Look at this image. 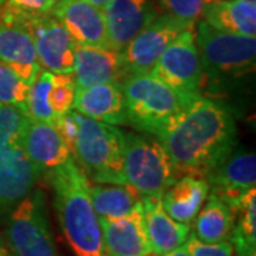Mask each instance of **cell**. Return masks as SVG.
<instances>
[{"label":"cell","instance_id":"1","mask_svg":"<svg viewBox=\"0 0 256 256\" xmlns=\"http://www.w3.org/2000/svg\"><path fill=\"white\" fill-rule=\"evenodd\" d=\"M236 118L225 104L198 97L160 138L181 176H206L236 148Z\"/></svg>","mask_w":256,"mask_h":256},{"label":"cell","instance_id":"2","mask_svg":"<svg viewBox=\"0 0 256 256\" xmlns=\"http://www.w3.org/2000/svg\"><path fill=\"white\" fill-rule=\"evenodd\" d=\"M53 191L56 214L68 246L76 256H106L100 220L92 208L87 180L70 156L64 164L46 171Z\"/></svg>","mask_w":256,"mask_h":256},{"label":"cell","instance_id":"3","mask_svg":"<svg viewBox=\"0 0 256 256\" xmlns=\"http://www.w3.org/2000/svg\"><path fill=\"white\" fill-rule=\"evenodd\" d=\"M122 90L128 124L158 140L198 98L175 90L150 73L128 76Z\"/></svg>","mask_w":256,"mask_h":256},{"label":"cell","instance_id":"4","mask_svg":"<svg viewBox=\"0 0 256 256\" xmlns=\"http://www.w3.org/2000/svg\"><path fill=\"white\" fill-rule=\"evenodd\" d=\"M28 120L26 111L0 102V212L14 206L43 175L24 151Z\"/></svg>","mask_w":256,"mask_h":256},{"label":"cell","instance_id":"5","mask_svg":"<svg viewBox=\"0 0 256 256\" xmlns=\"http://www.w3.org/2000/svg\"><path fill=\"white\" fill-rule=\"evenodd\" d=\"M122 156L124 132L120 128L77 112V136L72 156L88 181L127 184Z\"/></svg>","mask_w":256,"mask_h":256},{"label":"cell","instance_id":"6","mask_svg":"<svg viewBox=\"0 0 256 256\" xmlns=\"http://www.w3.org/2000/svg\"><path fill=\"white\" fill-rule=\"evenodd\" d=\"M195 42L206 82L240 78L255 70V37L222 32L201 18L196 23Z\"/></svg>","mask_w":256,"mask_h":256},{"label":"cell","instance_id":"7","mask_svg":"<svg viewBox=\"0 0 256 256\" xmlns=\"http://www.w3.org/2000/svg\"><path fill=\"white\" fill-rule=\"evenodd\" d=\"M122 170L126 182L142 196L161 198L176 181L174 166L158 138L124 132Z\"/></svg>","mask_w":256,"mask_h":256},{"label":"cell","instance_id":"8","mask_svg":"<svg viewBox=\"0 0 256 256\" xmlns=\"http://www.w3.org/2000/svg\"><path fill=\"white\" fill-rule=\"evenodd\" d=\"M10 256H60L47 215L46 195L32 190L14 205L6 228Z\"/></svg>","mask_w":256,"mask_h":256},{"label":"cell","instance_id":"9","mask_svg":"<svg viewBox=\"0 0 256 256\" xmlns=\"http://www.w3.org/2000/svg\"><path fill=\"white\" fill-rule=\"evenodd\" d=\"M0 18L28 32L36 48L42 68L52 73H73L76 42L52 14H0Z\"/></svg>","mask_w":256,"mask_h":256},{"label":"cell","instance_id":"10","mask_svg":"<svg viewBox=\"0 0 256 256\" xmlns=\"http://www.w3.org/2000/svg\"><path fill=\"white\" fill-rule=\"evenodd\" d=\"M150 74L186 96L201 97L206 76L195 42V28L184 30L165 48Z\"/></svg>","mask_w":256,"mask_h":256},{"label":"cell","instance_id":"11","mask_svg":"<svg viewBox=\"0 0 256 256\" xmlns=\"http://www.w3.org/2000/svg\"><path fill=\"white\" fill-rule=\"evenodd\" d=\"M185 22L170 14H156L127 46L121 50V62L126 77L150 73L164 53V50L186 28H192Z\"/></svg>","mask_w":256,"mask_h":256},{"label":"cell","instance_id":"12","mask_svg":"<svg viewBox=\"0 0 256 256\" xmlns=\"http://www.w3.org/2000/svg\"><path fill=\"white\" fill-rule=\"evenodd\" d=\"M50 13L77 44L108 46L104 12L86 0H57Z\"/></svg>","mask_w":256,"mask_h":256},{"label":"cell","instance_id":"13","mask_svg":"<svg viewBox=\"0 0 256 256\" xmlns=\"http://www.w3.org/2000/svg\"><path fill=\"white\" fill-rule=\"evenodd\" d=\"M73 74L76 90L104 82H122L127 78L121 52L110 46L76 44Z\"/></svg>","mask_w":256,"mask_h":256},{"label":"cell","instance_id":"14","mask_svg":"<svg viewBox=\"0 0 256 256\" xmlns=\"http://www.w3.org/2000/svg\"><path fill=\"white\" fill-rule=\"evenodd\" d=\"M102 12L108 46L118 52L156 16L151 0H111Z\"/></svg>","mask_w":256,"mask_h":256},{"label":"cell","instance_id":"15","mask_svg":"<svg viewBox=\"0 0 256 256\" xmlns=\"http://www.w3.org/2000/svg\"><path fill=\"white\" fill-rule=\"evenodd\" d=\"M106 256H151L144 228L142 204L116 220H101Z\"/></svg>","mask_w":256,"mask_h":256},{"label":"cell","instance_id":"16","mask_svg":"<svg viewBox=\"0 0 256 256\" xmlns=\"http://www.w3.org/2000/svg\"><path fill=\"white\" fill-rule=\"evenodd\" d=\"M72 108L88 118L111 126L128 124L122 82H104L76 90Z\"/></svg>","mask_w":256,"mask_h":256},{"label":"cell","instance_id":"17","mask_svg":"<svg viewBox=\"0 0 256 256\" xmlns=\"http://www.w3.org/2000/svg\"><path fill=\"white\" fill-rule=\"evenodd\" d=\"M205 181L210 184V191L215 192L228 205L234 204L240 195L250 188H255V152L234 150L228 158L206 176Z\"/></svg>","mask_w":256,"mask_h":256},{"label":"cell","instance_id":"18","mask_svg":"<svg viewBox=\"0 0 256 256\" xmlns=\"http://www.w3.org/2000/svg\"><path fill=\"white\" fill-rule=\"evenodd\" d=\"M23 146L30 162L42 174L64 164L72 156L68 146L54 124L36 121L30 117L24 128Z\"/></svg>","mask_w":256,"mask_h":256},{"label":"cell","instance_id":"19","mask_svg":"<svg viewBox=\"0 0 256 256\" xmlns=\"http://www.w3.org/2000/svg\"><path fill=\"white\" fill-rule=\"evenodd\" d=\"M142 215L151 255H162L181 246L191 234L188 224L176 222L165 212L161 198L142 196Z\"/></svg>","mask_w":256,"mask_h":256},{"label":"cell","instance_id":"20","mask_svg":"<svg viewBox=\"0 0 256 256\" xmlns=\"http://www.w3.org/2000/svg\"><path fill=\"white\" fill-rule=\"evenodd\" d=\"M0 62L10 67L20 78L30 82L40 64L32 37L23 28L0 18Z\"/></svg>","mask_w":256,"mask_h":256},{"label":"cell","instance_id":"21","mask_svg":"<svg viewBox=\"0 0 256 256\" xmlns=\"http://www.w3.org/2000/svg\"><path fill=\"white\" fill-rule=\"evenodd\" d=\"M210 194V184L202 178L181 176L161 196L164 210L176 222L188 224L195 220Z\"/></svg>","mask_w":256,"mask_h":256},{"label":"cell","instance_id":"22","mask_svg":"<svg viewBox=\"0 0 256 256\" xmlns=\"http://www.w3.org/2000/svg\"><path fill=\"white\" fill-rule=\"evenodd\" d=\"M202 18L222 32L255 37L256 0H212Z\"/></svg>","mask_w":256,"mask_h":256},{"label":"cell","instance_id":"23","mask_svg":"<svg viewBox=\"0 0 256 256\" xmlns=\"http://www.w3.org/2000/svg\"><path fill=\"white\" fill-rule=\"evenodd\" d=\"M88 192L98 220H116L142 204V195L130 184H90Z\"/></svg>","mask_w":256,"mask_h":256},{"label":"cell","instance_id":"24","mask_svg":"<svg viewBox=\"0 0 256 256\" xmlns=\"http://www.w3.org/2000/svg\"><path fill=\"white\" fill-rule=\"evenodd\" d=\"M234 226V212L226 202L210 191L206 201L194 220V235L202 242L229 240Z\"/></svg>","mask_w":256,"mask_h":256},{"label":"cell","instance_id":"25","mask_svg":"<svg viewBox=\"0 0 256 256\" xmlns=\"http://www.w3.org/2000/svg\"><path fill=\"white\" fill-rule=\"evenodd\" d=\"M234 226L229 236L235 256H256V190L250 188L229 205Z\"/></svg>","mask_w":256,"mask_h":256},{"label":"cell","instance_id":"26","mask_svg":"<svg viewBox=\"0 0 256 256\" xmlns=\"http://www.w3.org/2000/svg\"><path fill=\"white\" fill-rule=\"evenodd\" d=\"M76 94L73 73H53L52 84L47 92V104L56 118L72 110Z\"/></svg>","mask_w":256,"mask_h":256},{"label":"cell","instance_id":"27","mask_svg":"<svg viewBox=\"0 0 256 256\" xmlns=\"http://www.w3.org/2000/svg\"><path fill=\"white\" fill-rule=\"evenodd\" d=\"M28 82L0 62V102L14 106L28 112Z\"/></svg>","mask_w":256,"mask_h":256},{"label":"cell","instance_id":"28","mask_svg":"<svg viewBox=\"0 0 256 256\" xmlns=\"http://www.w3.org/2000/svg\"><path fill=\"white\" fill-rule=\"evenodd\" d=\"M210 2L212 0H161V4L166 10V14L195 26L204 18Z\"/></svg>","mask_w":256,"mask_h":256},{"label":"cell","instance_id":"29","mask_svg":"<svg viewBox=\"0 0 256 256\" xmlns=\"http://www.w3.org/2000/svg\"><path fill=\"white\" fill-rule=\"evenodd\" d=\"M185 246L191 256H235L232 244L229 240L208 244L200 240L194 234L185 240Z\"/></svg>","mask_w":256,"mask_h":256},{"label":"cell","instance_id":"30","mask_svg":"<svg viewBox=\"0 0 256 256\" xmlns=\"http://www.w3.org/2000/svg\"><path fill=\"white\" fill-rule=\"evenodd\" d=\"M52 8V0H6L0 14H40L50 13Z\"/></svg>","mask_w":256,"mask_h":256},{"label":"cell","instance_id":"31","mask_svg":"<svg viewBox=\"0 0 256 256\" xmlns=\"http://www.w3.org/2000/svg\"><path fill=\"white\" fill-rule=\"evenodd\" d=\"M158 256H191L190 255V252H188V249L185 246V244L181 245V246L175 248L172 250H170V252H166V254H162V255H158Z\"/></svg>","mask_w":256,"mask_h":256},{"label":"cell","instance_id":"32","mask_svg":"<svg viewBox=\"0 0 256 256\" xmlns=\"http://www.w3.org/2000/svg\"><path fill=\"white\" fill-rule=\"evenodd\" d=\"M86 2L92 3V4L97 6V8H100V9H104V8L110 3L111 0H86Z\"/></svg>","mask_w":256,"mask_h":256},{"label":"cell","instance_id":"33","mask_svg":"<svg viewBox=\"0 0 256 256\" xmlns=\"http://www.w3.org/2000/svg\"><path fill=\"white\" fill-rule=\"evenodd\" d=\"M0 256H10L9 254H8V250L4 249V246L2 245V242H0Z\"/></svg>","mask_w":256,"mask_h":256},{"label":"cell","instance_id":"34","mask_svg":"<svg viewBox=\"0 0 256 256\" xmlns=\"http://www.w3.org/2000/svg\"><path fill=\"white\" fill-rule=\"evenodd\" d=\"M4 2H6V0H0V8H2V6L4 4Z\"/></svg>","mask_w":256,"mask_h":256},{"label":"cell","instance_id":"35","mask_svg":"<svg viewBox=\"0 0 256 256\" xmlns=\"http://www.w3.org/2000/svg\"><path fill=\"white\" fill-rule=\"evenodd\" d=\"M57 2V0H52V3H53V6H54V3Z\"/></svg>","mask_w":256,"mask_h":256}]
</instances>
